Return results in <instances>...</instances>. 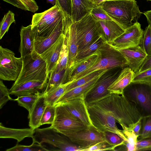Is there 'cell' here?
<instances>
[{"instance_id": "1", "label": "cell", "mask_w": 151, "mask_h": 151, "mask_svg": "<svg viewBox=\"0 0 151 151\" xmlns=\"http://www.w3.org/2000/svg\"><path fill=\"white\" fill-rule=\"evenodd\" d=\"M92 104L108 112L120 124L127 127L142 117L134 104L127 99L123 94L111 93Z\"/></svg>"}, {"instance_id": "2", "label": "cell", "mask_w": 151, "mask_h": 151, "mask_svg": "<svg viewBox=\"0 0 151 151\" xmlns=\"http://www.w3.org/2000/svg\"><path fill=\"white\" fill-rule=\"evenodd\" d=\"M97 5L124 30L138 22L142 13L135 0H107Z\"/></svg>"}, {"instance_id": "3", "label": "cell", "mask_w": 151, "mask_h": 151, "mask_svg": "<svg viewBox=\"0 0 151 151\" xmlns=\"http://www.w3.org/2000/svg\"><path fill=\"white\" fill-rule=\"evenodd\" d=\"M32 142L44 145L48 151H82L83 149L51 126L35 129Z\"/></svg>"}, {"instance_id": "4", "label": "cell", "mask_w": 151, "mask_h": 151, "mask_svg": "<svg viewBox=\"0 0 151 151\" xmlns=\"http://www.w3.org/2000/svg\"><path fill=\"white\" fill-rule=\"evenodd\" d=\"M97 51L99 56L96 62L90 67L75 77L69 82L71 83L97 70L127 66L128 62L126 57L109 43L104 42Z\"/></svg>"}, {"instance_id": "5", "label": "cell", "mask_w": 151, "mask_h": 151, "mask_svg": "<svg viewBox=\"0 0 151 151\" xmlns=\"http://www.w3.org/2000/svg\"><path fill=\"white\" fill-rule=\"evenodd\" d=\"M64 15L56 4L41 13L35 14L31 22L35 37H47L63 21Z\"/></svg>"}, {"instance_id": "6", "label": "cell", "mask_w": 151, "mask_h": 151, "mask_svg": "<svg viewBox=\"0 0 151 151\" xmlns=\"http://www.w3.org/2000/svg\"><path fill=\"white\" fill-rule=\"evenodd\" d=\"M22 58V68L18 78L14 83L35 80L47 82L49 75L46 63L35 49L31 53Z\"/></svg>"}, {"instance_id": "7", "label": "cell", "mask_w": 151, "mask_h": 151, "mask_svg": "<svg viewBox=\"0 0 151 151\" xmlns=\"http://www.w3.org/2000/svg\"><path fill=\"white\" fill-rule=\"evenodd\" d=\"M122 94L134 104L141 117L151 116V84L132 82Z\"/></svg>"}, {"instance_id": "8", "label": "cell", "mask_w": 151, "mask_h": 151, "mask_svg": "<svg viewBox=\"0 0 151 151\" xmlns=\"http://www.w3.org/2000/svg\"><path fill=\"white\" fill-rule=\"evenodd\" d=\"M55 118L51 126L61 134L68 135L88 128L70 114L61 104H57Z\"/></svg>"}, {"instance_id": "9", "label": "cell", "mask_w": 151, "mask_h": 151, "mask_svg": "<svg viewBox=\"0 0 151 151\" xmlns=\"http://www.w3.org/2000/svg\"><path fill=\"white\" fill-rule=\"evenodd\" d=\"M124 67L106 70L100 76L95 86L85 96V100L87 105L97 102L111 94L108 89L118 77Z\"/></svg>"}, {"instance_id": "10", "label": "cell", "mask_w": 151, "mask_h": 151, "mask_svg": "<svg viewBox=\"0 0 151 151\" xmlns=\"http://www.w3.org/2000/svg\"><path fill=\"white\" fill-rule=\"evenodd\" d=\"M97 20L91 13H88L78 21L73 22L77 38L78 52L100 36Z\"/></svg>"}, {"instance_id": "11", "label": "cell", "mask_w": 151, "mask_h": 151, "mask_svg": "<svg viewBox=\"0 0 151 151\" xmlns=\"http://www.w3.org/2000/svg\"><path fill=\"white\" fill-rule=\"evenodd\" d=\"M22 58H17L11 50L0 46V78L7 81H15L22 70Z\"/></svg>"}, {"instance_id": "12", "label": "cell", "mask_w": 151, "mask_h": 151, "mask_svg": "<svg viewBox=\"0 0 151 151\" xmlns=\"http://www.w3.org/2000/svg\"><path fill=\"white\" fill-rule=\"evenodd\" d=\"M87 106L92 122L98 130L102 132L106 131L114 132L127 141L122 130L117 127L115 119L109 113L93 104Z\"/></svg>"}, {"instance_id": "13", "label": "cell", "mask_w": 151, "mask_h": 151, "mask_svg": "<svg viewBox=\"0 0 151 151\" xmlns=\"http://www.w3.org/2000/svg\"><path fill=\"white\" fill-rule=\"evenodd\" d=\"M144 31L138 22L125 30L113 41L108 43L117 49L127 48L140 45Z\"/></svg>"}, {"instance_id": "14", "label": "cell", "mask_w": 151, "mask_h": 151, "mask_svg": "<svg viewBox=\"0 0 151 151\" xmlns=\"http://www.w3.org/2000/svg\"><path fill=\"white\" fill-rule=\"evenodd\" d=\"M73 142L83 150L96 143L105 141L104 133L93 127L74 133L67 136Z\"/></svg>"}, {"instance_id": "15", "label": "cell", "mask_w": 151, "mask_h": 151, "mask_svg": "<svg viewBox=\"0 0 151 151\" xmlns=\"http://www.w3.org/2000/svg\"><path fill=\"white\" fill-rule=\"evenodd\" d=\"M63 33L66 39L68 50L67 68L70 69L74 64L78 52V45L76 32L71 19L65 15Z\"/></svg>"}, {"instance_id": "16", "label": "cell", "mask_w": 151, "mask_h": 151, "mask_svg": "<svg viewBox=\"0 0 151 151\" xmlns=\"http://www.w3.org/2000/svg\"><path fill=\"white\" fill-rule=\"evenodd\" d=\"M60 104H61L74 116L81 121L88 128L95 127L90 119L84 97L72 99Z\"/></svg>"}, {"instance_id": "17", "label": "cell", "mask_w": 151, "mask_h": 151, "mask_svg": "<svg viewBox=\"0 0 151 151\" xmlns=\"http://www.w3.org/2000/svg\"><path fill=\"white\" fill-rule=\"evenodd\" d=\"M97 23L99 35L105 42L113 41L125 31L114 21L97 20Z\"/></svg>"}, {"instance_id": "18", "label": "cell", "mask_w": 151, "mask_h": 151, "mask_svg": "<svg viewBox=\"0 0 151 151\" xmlns=\"http://www.w3.org/2000/svg\"><path fill=\"white\" fill-rule=\"evenodd\" d=\"M117 50L126 57L128 62L127 66L134 73L138 71L147 55L140 45Z\"/></svg>"}, {"instance_id": "19", "label": "cell", "mask_w": 151, "mask_h": 151, "mask_svg": "<svg viewBox=\"0 0 151 151\" xmlns=\"http://www.w3.org/2000/svg\"><path fill=\"white\" fill-rule=\"evenodd\" d=\"M47 82L31 81L19 84L14 83L9 90L10 94L16 96L34 94L46 88Z\"/></svg>"}, {"instance_id": "20", "label": "cell", "mask_w": 151, "mask_h": 151, "mask_svg": "<svg viewBox=\"0 0 151 151\" xmlns=\"http://www.w3.org/2000/svg\"><path fill=\"white\" fill-rule=\"evenodd\" d=\"M65 37V35L63 32L57 41L49 48L40 55L46 63L47 72L49 75L58 60Z\"/></svg>"}, {"instance_id": "21", "label": "cell", "mask_w": 151, "mask_h": 151, "mask_svg": "<svg viewBox=\"0 0 151 151\" xmlns=\"http://www.w3.org/2000/svg\"><path fill=\"white\" fill-rule=\"evenodd\" d=\"M47 106L45 94L43 92L29 112V125L30 128L35 129L41 126V119Z\"/></svg>"}, {"instance_id": "22", "label": "cell", "mask_w": 151, "mask_h": 151, "mask_svg": "<svg viewBox=\"0 0 151 151\" xmlns=\"http://www.w3.org/2000/svg\"><path fill=\"white\" fill-rule=\"evenodd\" d=\"M20 42L19 49L21 58L31 53L34 50L35 37L32 30L31 24L27 27L22 26L20 31Z\"/></svg>"}, {"instance_id": "23", "label": "cell", "mask_w": 151, "mask_h": 151, "mask_svg": "<svg viewBox=\"0 0 151 151\" xmlns=\"http://www.w3.org/2000/svg\"><path fill=\"white\" fill-rule=\"evenodd\" d=\"M135 73L128 66L124 68L118 77L108 88L110 93L122 95L124 89L132 82Z\"/></svg>"}, {"instance_id": "24", "label": "cell", "mask_w": 151, "mask_h": 151, "mask_svg": "<svg viewBox=\"0 0 151 151\" xmlns=\"http://www.w3.org/2000/svg\"><path fill=\"white\" fill-rule=\"evenodd\" d=\"M103 73L86 83L64 93L57 101L55 105L74 99L83 97L85 98L87 93L95 86L99 77Z\"/></svg>"}, {"instance_id": "25", "label": "cell", "mask_w": 151, "mask_h": 151, "mask_svg": "<svg viewBox=\"0 0 151 151\" xmlns=\"http://www.w3.org/2000/svg\"><path fill=\"white\" fill-rule=\"evenodd\" d=\"M63 21L49 36L45 37H35L34 48L38 54L40 55L43 53L57 41L63 32Z\"/></svg>"}, {"instance_id": "26", "label": "cell", "mask_w": 151, "mask_h": 151, "mask_svg": "<svg viewBox=\"0 0 151 151\" xmlns=\"http://www.w3.org/2000/svg\"><path fill=\"white\" fill-rule=\"evenodd\" d=\"M71 19L75 22L90 13L95 5L93 0H71Z\"/></svg>"}, {"instance_id": "27", "label": "cell", "mask_w": 151, "mask_h": 151, "mask_svg": "<svg viewBox=\"0 0 151 151\" xmlns=\"http://www.w3.org/2000/svg\"><path fill=\"white\" fill-rule=\"evenodd\" d=\"M35 129L31 128L24 129H14L4 127L1 123L0 124V138H12L20 142L26 137L32 138Z\"/></svg>"}, {"instance_id": "28", "label": "cell", "mask_w": 151, "mask_h": 151, "mask_svg": "<svg viewBox=\"0 0 151 151\" xmlns=\"http://www.w3.org/2000/svg\"><path fill=\"white\" fill-rule=\"evenodd\" d=\"M99 56L97 50L88 56L75 62L73 65L69 69L68 82L92 66L97 61Z\"/></svg>"}, {"instance_id": "29", "label": "cell", "mask_w": 151, "mask_h": 151, "mask_svg": "<svg viewBox=\"0 0 151 151\" xmlns=\"http://www.w3.org/2000/svg\"><path fill=\"white\" fill-rule=\"evenodd\" d=\"M69 69L68 68L52 74H50L44 93L52 88L68 82Z\"/></svg>"}, {"instance_id": "30", "label": "cell", "mask_w": 151, "mask_h": 151, "mask_svg": "<svg viewBox=\"0 0 151 151\" xmlns=\"http://www.w3.org/2000/svg\"><path fill=\"white\" fill-rule=\"evenodd\" d=\"M104 43V42L101 37L99 36L89 44L78 52L75 62L88 57L95 52Z\"/></svg>"}, {"instance_id": "31", "label": "cell", "mask_w": 151, "mask_h": 151, "mask_svg": "<svg viewBox=\"0 0 151 151\" xmlns=\"http://www.w3.org/2000/svg\"><path fill=\"white\" fill-rule=\"evenodd\" d=\"M69 83L67 82L60 85L52 88L46 93L44 92L47 105H55L57 101L65 93L66 86Z\"/></svg>"}, {"instance_id": "32", "label": "cell", "mask_w": 151, "mask_h": 151, "mask_svg": "<svg viewBox=\"0 0 151 151\" xmlns=\"http://www.w3.org/2000/svg\"><path fill=\"white\" fill-rule=\"evenodd\" d=\"M68 59L67 42L65 36L63 44L58 60L55 66L49 75L58 72L67 68Z\"/></svg>"}, {"instance_id": "33", "label": "cell", "mask_w": 151, "mask_h": 151, "mask_svg": "<svg viewBox=\"0 0 151 151\" xmlns=\"http://www.w3.org/2000/svg\"><path fill=\"white\" fill-rule=\"evenodd\" d=\"M106 70H100L91 73L69 84L64 93L78 86L83 85L100 75Z\"/></svg>"}, {"instance_id": "34", "label": "cell", "mask_w": 151, "mask_h": 151, "mask_svg": "<svg viewBox=\"0 0 151 151\" xmlns=\"http://www.w3.org/2000/svg\"><path fill=\"white\" fill-rule=\"evenodd\" d=\"M41 93L17 96L14 100L16 101L19 106L29 112Z\"/></svg>"}, {"instance_id": "35", "label": "cell", "mask_w": 151, "mask_h": 151, "mask_svg": "<svg viewBox=\"0 0 151 151\" xmlns=\"http://www.w3.org/2000/svg\"><path fill=\"white\" fill-rule=\"evenodd\" d=\"M14 14L10 10L4 15L0 23V39L1 40L5 34L8 31L11 25L15 23Z\"/></svg>"}, {"instance_id": "36", "label": "cell", "mask_w": 151, "mask_h": 151, "mask_svg": "<svg viewBox=\"0 0 151 151\" xmlns=\"http://www.w3.org/2000/svg\"><path fill=\"white\" fill-rule=\"evenodd\" d=\"M6 151H47L48 150L43 145L32 142L28 146L17 144L16 145L6 150Z\"/></svg>"}, {"instance_id": "37", "label": "cell", "mask_w": 151, "mask_h": 151, "mask_svg": "<svg viewBox=\"0 0 151 151\" xmlns=\"http://www.w3.org/2000/svg\"><path fill=\"white\" fill-rule=\"evenodd\" d=\"M55 114V105H47L41 119V126L46 124H51L54 121Z\"/></svg>"}, {"instance_id": "38", "label": "cell", "mask_w": 151, "mask_h": 151, "mask_svg": "<svg viewBox=\"0 0 151 151\" xmlns=\"http://www.w3.org/2000/svg\"><path fill=\"white\" fill-rule=\"evenodd\" d=\"M141 128L138 140L151 136V116L142 117Z\"/></svg>"}, {"instance_id": "39", "label": "cell", "mask_w": 151, "mask_h": 151, "mask_svg": "<svg viewBox=\"0 0 151 151\" xmlns=\"http://www.w3.org/2000/svg\"><path fill=\"white\" fill-rule=\"evenodd\" d=\"M103 133L105 141L110 145L116 147L122 144L125 141L119 135L114 132L106 131Z\"/></svg>"}, {"instance_id": "40", "label": "cell", "mask_w": 151, "mask_h": 151, "mask_svg": "<svg viewBox=\"0 0 151 151\" xmlns=\"http://www.w3.org/2000/svg\"><path fill=\"white\" fill-rule=\"evenodd\" d=\"M140 45L147 54L151 52V26L150 25L146 27L144 31Z\"/></svg>"}, {"instance_id": "41", "label": "cell", "mask_w": 151, "mask_h": 151, "mask_svg": "<svg viewBox=\"0 0 151 151\" xmlns=\"http://www.w3.org/2000/svg\"><path fill=\"white\" fill-rule=\"evenodd\" d=\"M132 82L151 84V68L140 72L135 73Z\"/></svg>"}, {"instance_id": "42", "label": "cell", "mask_w": 151, "mask_h": 151, "mask_svg": "<svg viewBox=\"0 0 151 151\" xmlns=\"http://www.w3.org/2000/svg\"><path fill=\"white\" fill-rule=\"evenodd\" d=\"M116 146L110 145L106 141L99 142L85 149L83 151H115Z\"/></svg>"}, {"instance_id": "43", "label": "cell", "mask_w": 151, "mask_h": 151, "mask_svg": "<svg viewBox=\"0 0 151 151\" xmlns=\"http://www.w3.org/2000/svg\"><path fill=\"white\" fill-rule=\"evenodd\" d=\"M8 89L1 80L0 81V109H1L9 100H13L10 96Z\"/></svg>"}, {"instance_id": "44", "label": "cell", "mask_w": 151, "mask_h": 151, "mask_svg": "<svg viewBox=\"0 0 151 151\" xmlns=\"http://www.w3.org/2000/svg\"><path fill=\"white\" fill-rule=\"evenodd\" d=\"M90 13L99 20L113 21L106 14L101 7L95 5Z\"/></svg>"}, {"instance_id": "45", "label": "cell", "mask_w": 151, "mask_h": 151, "mask_svg": "<svg viewBox=\"0 0 151 151\" xmlns=\"http://www.w3.org/2000/svg\"><path fill=\"white\" fill-rule=\"evenodd\" d=\"M22 7V9L35 12L38 9V6L35 0H17Z\"/></svg>"}, {"instance_id": "46", "label": "cell", "mask_w": 151, "mask_h": 151, "mask_svg": "<svg viewBox=\"0 0 151 151\" xmlns=\"http://www.w3.org/2000/svg\"><path fill=\"white\" fill-rule=\"evenodd\" d=\"M56 5L61 9L64 14L71 19V0H56Z\"/></svg>"}, {"instance_id": "47", "label": "cell", "mask_w": 151, "mask_h": 151, "mask_svg": "<svg viewBox=\"0 0 151 151\" xmlns=\"http://www.w3.org/2000/svg\"><path fill=\"white\" fill-rule=\"evenodd\" d=\"M151 150V136L138 140L136 151Z\"/></svg>"}, {"instance_id": "48", "label": "cell", "mask_w": 151, "mask_h": 151, "mask_svg": "<svg viewBox=\"0 0 151 151\" xmlns=\"http://www.w3.org/2000/svg\"><path fill=\"white\" fill-rule=\"evenodd\" d=\"M120 125L122 127V132L127 138V141L130 144L136 146L138 137L136 135L129 127L122 124H120Z\"/></svg>"}, {"instance_id": "49", "label": "cell", "mask_w": 151, "mask_h": 151, "mask_svg": "<svg viewBox=\"0 0 151 151\" xmlns=\"http://www.w3.org/2000/svg\"><path fill=\"white\" fill-rule=\"evenodd\" d=\"M151 68V52L147 54L145 58L137 72H140Z\"/></svg>"}, {"instance_id": "50", "label": "cell", "mask_w": 151, "mask_h": 151, "mask_svg": "<svg viewBox=\"0 0 151 151\" xmlns=\"http://www.w3.org/2000/svg\"><path fill=\"white\" fill-rule=\"evenodd\" d=\"M142 117L135 123L132 124L129 128L138 137L139 136L141 128Z\"/></svg>"}, {"instance_id": "51", "label": "cell", "mask_w": 151, "mask_h": 151, "mask_svg": "<svg viewBox=\"0 0 151 151\" xmlns=\"http://www.w3.org/2000/svg\"><path fill=\"white\" fill-rule=\"evenodd\" d=\"M11 5L22 9V7L17 0H2Z\"/></svg>"}, {"instance_id": "52", "label": "cell", "mask_w": 151, "mask_h": 151, "mask_svg": "<svg viewBox=\"0 0 151 151\" xmlns=\"http://www.w3.org/2000/svg\"><path fill=\"white\" fill-rule=\"evenodd\" d=\"M143 14L146 17L149 25L151 26V10L145 12Z\"/></svg>"}, {"instance_id": "53", "label": "cell", "mask_w": 151, "mask_h": 151, "mask_svg": "<svg viewBox=\"0 0 151 151\" xmlns=\"http://www.w3.org/2000/svg\"><path fill=\"white\" fill-rule=\"evenodd\" d=\"M94 3L95 4L97 5L102 2L107 0H93Z\"/></svg>"}, {"instance_id": "54", "label": "cell", "mask_w": 151, "mask_h": 151, "mask_svg": "<svg viewBox=\"0 0 151 151\" xmlns=\"http://www.w3.org/2000/svg\"><path fill=\"white\" fill-rule=\"evenodd\" d=\"M47 3H50L52 4L53 6L56 4V0H46Z\"/></svg>"}, {"instance_id": "55", "label": "cell", "mask_w": 151, "mask_h": 151, "mask_svg": "<svg viewBox=\"0 0 151 151\" xmlns=\"http://www.w3.org/2000/svg\"><path fill=\"white\" fill-rule=\"evenodd\" d=\"M147 0V1H151V0Z\"/></svg>"}]
</instances>
